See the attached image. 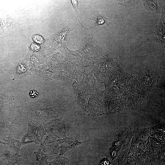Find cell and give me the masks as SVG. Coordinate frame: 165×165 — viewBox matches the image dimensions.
Segmentation results:
<instances>
[{
	"mask_svg": "<svg viewBox=\"0 0 165 165\" xmlns=\"http://www.w3.org/2000/svg\"><path fill=\"white\" fill-rule=\"evenodd\" d=\"M46 131L59 138H63L66 136L65 124L63 121L51 123L45 126Z\"/></svg>",
	"mask_w": 165,
	"mask_h": 165,
	"instance_id": "1",
	"label": "cell"
},
{
	"mask_svg": "<svg viewBox=\"0 0 165 165\" xmlns=\"http://www.w3.org/2000/svg\"><path fill=\"white\" fill-rule=\"evenodd\" d=\"M40 147L44 152L49 151L51 153L57 154L61 150L56 138L50 134L46 136L44 141L41 144Z\"/></svg>",
	"mask_w": 165,
	"mask_h": 165,
	"instance_id": "2",
	"label": "cell"
},
{
	"mask_svg": "<svg viewBox=\"0 0 165 165\" xmlns=\"http://www.w3.org/2000/svg\"><path fill=\"white\" fill-rule=\"evenodd\" d=\"M60 145L61 150L59 155L62 156L66 152L82 143L76 139L68 138L65 136L63 138L57 140Z\"/></svg>",
	"mask_w": 165,
	"mask_h": 165,
	"instance_id": "3",
	"label": "cell"
},
{
	"mask_svg": "<svg viewBox=\"0 0 165 165\" xmlns=\"http://www.w3.org/2000/svg\"><path fill=\"white\" fill-rule=\"evenodd\" d=\"M46 133L43 126L28 123L27 134L35 140L37 144L42 143Z\"/></svg>",
	"mask_w": 165,
	"mask_h": 165,
	"instance_id": "4",
	"label": "cell"
},
{
	"mask_svg": "<svg viewBox=\"0 0 165 165\" xmlns=\"http://www.w3.org/2000/svg\"><path fill=\"white\" fill-rule=\"evenodd\" d=\"M34 152L37 165H46L48 164L47 160L50 158V156L44 154L40 148L37 152L35 151Z\"/></svg>",
	"mask_w": 165,
	"mask_h": 165,
	"instance_id": "5",
	"label": "cell"
},
{
	"mask_svg": "<svg viewBox=\"0 0 165 165\" xmlns=\"http://www.w3.org/2000/svg\"><path fill=\"white\" fill-rule=\"evenodd\" d=\"M7 139L4 140L10 147L13 148L15 151L16 154H18L20 148L23 146L21 141L17 140L13 138L12 137L9 136Z\"/></svg>",
	"mask_w": 165,
	"mask_h": 165,
	"instance_id": "6",
	"label": "cell"
},
{
	"mask_svg": "<svg viewBox=\"0 0 165 165\" xmlns=\"http://www.w3.org/2000/svg\"><path fill=\"white\" fill-rule=\"evenodd\" d=\"M90 20L96 22L95 25L98 26L105 23L108 24L109 21L110 19L106 18L104 14H101L99 13L96 14L90 18Z\"/></svg>",
	"mask_w": 165,
	"mask_h": 165,
	"instance_id": "7",
	"label": "cell"
},
{
	"mask_svg": "<svg viewBox=\"0 0 165 165\" xmlns=\"http://www.w3.org/2000/svg\"><path fill=\"white\" fill-rule=\"evenodd\" d=\"M69 159L62 156L59 155L51 162H48L49 165H69Z\"/></svg>",
	"mask_w": 165,
	"mask_h": 165,
	"instance_id": "8",
	"label": "cell"
},
{
	"mask_svg": "<svg viewBox=\"0 0 165 165\" xmlns=\"http://www.w3.org/2000/svg\"><path fill=\"white\" fill-rule=\"evenodd\" d=\"M23 145L25 144L31 143H35L37 144L35 140L27 133L24 135L21 141Z\"/></svg>",
	"mask_w": 165,
	"mask_h": 165,
	"instance_id": "9",
	"label": "cell"
},
{
	"mask_svg": "<svg viewBox=\"0 0 165 165\" xmlns=\"http://www.w3.org/2000/svg\"><path fill=\"white\" fill-rule=\"evenodd\" d=\"M112 164V163L109 161L107 157L103 158L100 163V165H110Z\"/></svg>",
	"mask_w": 165,
	"mask_h": 165,
	"instance_id": "10",
	"label": "cell"
},
{
	"mask_svg": "<svg viewBox=\"0 0 165 165\" xmlns=\"http://www.w3.org/2000/svg\"><path fill=\"white\" fill-rule=\"evenodd\" d=\"M33 38L35 42L38 43H42L43 41L42 38L39 35H35L33 36Z\"/></svg>",
	"mask_w": 165,
	"mask_h": 165,
	"instance_id": "11",
	"label": "cell"
},
{
	"mask_svg": "<svg viewBox=\"0 0 165 165\" xmlns=\"http://www.w3.org/2000/svg\"><path fill=\"white\" fill-rule=\"evenodd\" d=\"M29 95L32 98L36 97L38 94V93L35 90H31L29 92Z\"/></svg>",
	"mask_w": 165,
	"mask_h": 165,
	"instance_id": "12",
	"label": "cell"
},
{
	"mask_svg": "<svg viewBox=\"0 0 165 165\" xmlns=\"http://www.w3.org/2000/svg\"><path fill=\"white\" fill-rule=\"evenodd\" d=\"M31 48L34 51H37L39 49V46L36 44H32L31 46Z\"/></svg>",
	"mask_w": 165,
	"mask_h": 165,
	"instance_id": "13",
	"label": "cell"
}]
</instances>
